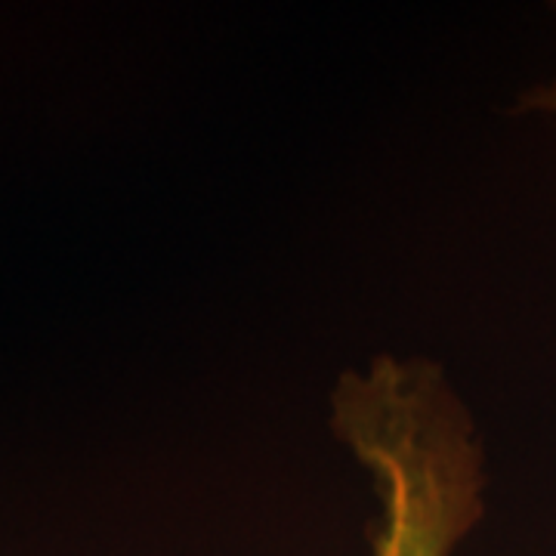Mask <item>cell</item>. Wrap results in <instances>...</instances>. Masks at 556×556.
<instances>
[{"label":"cell","instance_id":"2","mask_svg":"<svg viewBox=\"0 0 556 556\" xmlns=\"http://www.w3.org/2000/svg\"><path fill=\"white\" fill-rule=\"evenodd\" d=\"M514 112L522 118H541L556 124V75L547 80L529 84L526 90H519Z\"/></svg>","mask_w":556,"mask_h":556},{"label":"cell","instance_id":"1","mask_svg":"<svg viewBox=\"0 0 556 556\" xmlns=\"http://www.w3.org/2000/svg\"><path fill=\"white\" fill-rule=\"evenodd\" d=\"M331 433L378 501L368 556H455L477 532L485 442L439 362L383 353L346 368L331 390Z\"/></svg>","mask_w":556,"mask_h":556}]
</instances>
